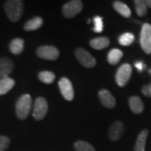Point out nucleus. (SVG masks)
Here are the masks:
<instances>
[{"label":"nucleus","mask_w":151,"mask_h":151,"mask_svg":"<svg viewBox=\"0 0 151 151\" xmlns=\"http://www.w3.org/2000/svg\"><path fill=\"white\" fill-rule=\"evenodd\" d=\"M110 44V40L108 37L102 36V37H97L91 40L90 45L95 50H103L107 48Z\"/></svg>","instance_id":"17"},{"label":"nucleus","mask_w":151,"mask_h":151,"mask_svg":"<svg viewBox=\"0 0 151 151\" xmlns=\"http://www.w3.org/2000/svg\"><path fill=\"white\" fill-rule=\"evenodd\" d=\"M14 69V61L9 57L0 58V79L6 78L10 75Z\"/></svg>","instance_id":"10"},{"label":"nucleus","mask_w":151,"mask_h":151,"mask_svg":"<svg viewBox=\"0 0 151 151\" xmlns=\"http://www.w3.org/2000/svg\"><path fill=\"white\" fill-rule=\"evenodd\" d=\"M149 135V130L144 129L140 132L139 134L136 142H135L134 151H145V150L146 140Z\"/></svg>","instance_id":"14"},{"label":"nucleus","mask_w":151,"mask_h":151,"mask_svg":"<svg viewBox=\"0 0 151 151\" xmlns=\"http://www.w3.org/2000/svg\"><path fill=\"white\" fill-rule=\"evenodd\" d=\"M140 45L146 54H151V25L144 24L140 32Z\"/></svg>","instance_id":"5"},{"label":"nucleus","mask_w":151,"mask_h":151,"mask_svg":"<svg viewBox=\"0 0 151 151\" xmlns=\"http://www.w3.org/2000/svg\"><path fill=\"white\" fill-rule=\"evenodd\" d=\"M38 77L40 81L45 84H51L55 79V75L52 71L50 70H43L38 74Z\"/></svg>","instance_id":"21"},{"label":"nucleus","mask_w":151,"mask_h":151,"mask_svg":"<svg viewBox=\"0 0 151 151\" xmlns=\"http://www.w3.org/2000/svg\"><path fill=\"white\" fill-rule=\"evenodd\" d=\"M134 65L135 67L139 70V71H142V70L145 68V65L143 62H141V61H137V62H135Z\"/></svg>","instance_id":"28"},{"label":"nucleus","mask_w":151,"mask_h":151,"mask_svg":"<svg viewBox=\"0 0 151 151\" xmlns=\"http://www.w3.org/2000/svg\"><path fill=\"white\" fill-rule=\"evenodd\" d=\"M59 88L62 96L67 101H72L74 98V90L70 81L66 77H62L59 81Z\"/></svg>","instance_id":"9"},{"label":"nucleus","mask_w":151,"mask_h":151,"mask_svg":"<svg viewBox=\"0 0 151 151\" xmlns=\"http://www.w3.org/2000/svg\"><path fill=\"white\" fill-rule=\"evenodd\" d=\"M124 124L120 121H116L112 124L108 131V138L110 140L118 141L121 139V137L124 134Z\"/></svg>","instance_id":"11"},{"label":"nucleus","mask_w":151,"mask_h":151,"mask_svg":"<svg viewBox=\"0 0 151 151\" xmlns=\"http://www.w3.org/2000/svg\"><path fill=\"white\" fill-rule=\"evenodd\" d=\"M99 100L102 105L107 108H113L116 105V100L112 93L107 89H102L98 93Z\"/></svg>","instance_id":"12"},{"label":"nucleus","mask_w":151,"mask_h":151,"mask_svg":"<svg viewBox=\"0 0 151 151\" xmlns=\"http://www.w3.org/2000/svg\"><path fill=\"white\" fill-rule=\"evenodd\" d=\"M113 9L119 13L120 15H122L124 18H129L131 16V10L124 3L121 1H115L113 4Z\"/></svg>","instance_id":"19"},{"label":"nucleus","mask_w":151,"mask_h":151,"mask_svg":"<svg viewBox=\"0 0 151 151\" xmlns=\"http://www.w3.org/2000/svg\"><path fill=\"white\" fill-rule=\"evenodd\" d=\"M4 9L10 21L18 22L24 14V2L21 0H8L4 4Z\"/></svg>","instance_id":"1"},{"label":"nucleus","mask_w":151,"mask_h":151,"mask_svg":"<svg viewBox=\"0 0 151 151\" xmlns=\"http://www.w3.org/2000/svg\"><path fill=\"white\" fill-rule=\"evenodd\" d=\"M38 57L48 60H55L59 57L60 51L58 49L52 45H42L36 50Z\"/></svg>","instance_id":"6"},{"label":"nucleus","mask_w":151,"mask_h":151,"mask_svg":"<svg viewBox=\"0 0 151 151\" xmlns=\"http://www.w3.org/2000/svg\"><path fill=\"white\" fill-rule=\"evenodd\" d=\"M32 105V98L29 94H23L17 100L15 104V113L17 118L20 120H24L28 118L30 113Z\"/></svg>","instance_id":"2"},{"label":"nucleus","mask_w":151,"mask_h":151,"mask_svg":"<svg viewBox=\"0 0 151 151\" xmlns=\"http://www.w3.org/2000/svg\"><path fill=\"white\" fill-rule=\"evenodd\" d=\"M129 105L131 109V111L135 114H139L141 113L144 111V103L142 102L141 98L137 96H134V97H129Z\"/></svg>","instance_id":"13"},{"label":"nucleus","mask_w":151,"mask_h":151,"mask_svg":"<svg viewBox=\"0 0 151 151\" xmlns=\"http://www.w3.org/2000/svg\"><path fill=\"white\" fill-rule=\"evenodd\" d=\"M149 72H150V74H151V69L150 70H149Z\"/></svg>","instance_id":"30"},{"label":"nucleus","mask_w":151,"mask_h":151,"mask_svg":"<svg viewBox=\"0 0 151 151\" xmlns=\"http://www.w3.org/2000/svg\"><path fill=\"white\" fill-rule=\"evenodd\" d=\"M10 145V139L5 135L0 136V151H5Z\"/></svg>","instance_id":"26"},{"label":"nucleus","mask_w":151,"mask_h":151,"mask_svg":"<svg viewBox=\"0 0 151 151\" xmlns=\"http://www.w3.org/2000/svg\"><path fill=\"white\" fill-rule=\"evenodd\" d=\"M15 85V81L10 77L0 79V96L4 95L11 91Z\"/></svg>","instance_id":"18"},{"label":"nucleus","mask_w":151,"mask_h":151,"mask_svg":"<svg viewBox=\"0 0 151 151\" xmlns=\"http://www.w3.org/2000/svg\"><path fill=\"white\" fill-rule=\"evenodd\" d=\"M142 93L145 97H151V82L148 85H145L142 87Z\"/></svg>","instance_id":"27"},{"label":"nucleus","mask_w":151,"mask_h":151,"mask_svg":"<svg viewBox=\"0 0 151 151\" xmlns=\"http://www.w3.org/2000/svg\"><path fill=\"white\" fill-rule=\"evenodd\" d=\"M48 112V103L45 98L39 97L35 99L33 109V117L37 121L42 120Z\"/></svg>","instance_id":"3"},{"label":"nucleus","mask_w":151,"mask_h":151,"mask_svg":"<svg viewBox=\"0 0 151 151\" xmlns=\"http://www.w3.org/2000/svg\"><path fill=\"white\" fill-rule=\"evenodd\" d=\"M75 55L77 60L86 68H92L96 65V59L85 49H76L75 50Z\"/></svg>","instance_id":"7"},{"label":"nucleus","mask_w":151,"mask_h":151,"mask_svg":"<svg viewBox=\"0 0 151 151\" xmlns=\"http://www.w3.org/2000/svg\"><path fill=\"white\" fill-rule=\"evenodd\" d=\"M94 22V28L93 31L95 33H101L103 29V18L100 16H95L93 19Z\"/></svg>","instance_id":"25"},{"label":"nucleus","mask_w":151,"mask_h":151,"mask_svg":"<svg viewBox=\"0 0 151 151\" xmlns=\"http://www.w3.org/2000/svg\"><path fill=\"white\" fill-rule=\"evenodd\" d=\"M146 5L148 8H150L151 9V0H146L145 1Z\"/></svg>","instance_id":"29"},{"label":"nucleus","mask_w":151,"mask_h":151,"mask_svg":"<svg viewBox=\"0 0 151 151\" xmlns=\"http://www.w3.org/2000/svg\"><path fill=\"white\" fill-rule=\"evenodd\" d=\"M134 41V35L132 33H124L119 38V42L121 45L129 46Z\"/></svg>","instance_id":"23"},{"label":"nucleus","mask_w":151,"mask_h":151,"mask_svg":"<svg viewBox=\"0 0 151 151\" xmlns=\"http://www.w3.org/2000/svg\"><path fill=\"white\" fill-rule=\"evenodd\" d=\"M76 151H96L92 145L86 141L79 140L74 144Z\"/></svg>","instance_id":"24"},{"label":"nucleus","mask_w":151,"mask_h":151,"mask_svg":"<svg viewBox=\"0 0 151 151\" xmlns=\"http://www.w3.org/2000/svg\"><path fill=\"white\" fill-rule=\"evenodd\" d=\"M83 8V4L80 0H72L62 7V14L67 19H70L76 16Z\"/></svg>","instance_id":"4"},{"label":"nucleus","mask_w":151,"mask_h":151,"mask_svg":"<svg viewBox=\"0 0 151 151\" xmlns=\"http://www.w3.org/2000/svg\"><path fill=\"white\" fill-rule=\"evenodd\" d=\"M9 48L12 54L20 55L24 48V41L21 38H15L9 43Z\"/></svg>","instance_id":"15"},{"label":"nucleus","mask_w":151,"mask_h":151,"mask_svg":"<svg viewBox=\"0 0 151 151\" xmlns=\"http://www.w3.org/2000/svg\"><path fill=\"white\" fill-rule=\"evenodd\" d=\"M134 3L136 14H138V16L144 17L145 15H146V14L148 12V7L146 5L145 1L135 0L134 1Z\"/></svg>","instance_id":"22"},{"label":"nucleus","mask_w":151,"mask_h":151,"mask_svg":"<svg viewBox=\"0 0 151 151\" xmlns=\"http://www.w3.org/2000/svg\"><path fill=\"white\" fill-rule=\"evenodd\" d=\"M123 52L119 49H113L111 50L108 54V61L111 65H116L118 64L120 60L123 57Z\"/></svg>","instance_id":"20"},{"label":"nucleus","mask_w":151,"mask_h":151,"mask_svg":"<svg viewBox=\"0 0 151 151\" xmlns=\"http://www.w3.org/2000/svg\"><path fill=\"white\" fill-rule=\"evenodd\" d=\"M42 24H43V19L40 16H35L25 23L24 29L26 31H34L40 29L42 26Z\"/></svg>","instance_id":"16"},{"label":"nucleus","mask_w":151,"mask_h":151,"mask_svg":"<svg viewBox=\"0 0 151 151\" xmlns=\"http://www.w3.org/2000/svg\"><path fill=\"white\" fill-rule=\"evenodd\" d=\"M132 75V67L129 64L124 63L119 66L116 73V82L119 86H125Z\"/></svg>","instance_id":"8"}]
</instances>
